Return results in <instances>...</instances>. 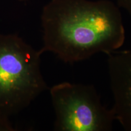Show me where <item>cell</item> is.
<instances>
[{
    "instance_id": "1",
    "label": "cell",
    "mask_w": 131,
    "mask_h": 131,
    "mask_svg": "<svg viewBox=\"0 0 131 131\" xmlns=\"http://www.w3.org/2000/svg\"><path fill=\"white\" fill-rule=\"evenodd\" d=\"M42 47L66 63L118 50L125 41L119 7L110 0H50L42 9Z\"/></svg>"
},
{
    "instance_id": "2",
    "label": "cell",
    "mask_w": 131,
    "mask_h": 131,
    "mask_svg": "<svg viewBox=\"0 0 131 131\" xmlns=\"http://www.w3.org/2000/svg\"><path fill=\"white\" fill-rule=\"evenodd\" d=\"M42 54L18 35H0V114H17L47 89Z\"/></svg>"
},
{
    "instance_id": "3",
    "label": "cell",
    "mask_w": 131,
    "mask_h": 131,
    "mask_svg": "<svg viewBox=\"0 0 131 131\" xmlns=\"http://www.w3.org/2000/svg\"><path fill=\"white\" fill-rule=\"evenodd\" d=\"M57 131H109L115 121L92 85L63 82L50 89Z\"/></svg>"
},
{
    "instance_id": "4",
    "label": "cell",
    "mask_w": 131,
    "mask_h": 131,
    "mask_svg": "<svg viewBox=\"0 0 131 131\" xmlns=\"http://www.w3.org/2000/svg\"><path fill=\"white\" fill-rule=\"evenodd\" d=\"M107 68L115 120L131 131V50L107 54Z\"/></svg>"
},
{
    "instance_id": "5",
    "label": "cell",
    "mask_w": 131,
    "mask_h": 131,
    "mask_svg": "<svg viewBox=\"0 0 131 131\" xmlns=\"http://www.w3.org/2000/svg\"><path fill=\"white\" fill-rule=\"evenodd\" d=\"M15 129L10 122L9 117L0 114V131H14Z\"/></svg>"
},
{
    "instance_id": "6",
    "label": "cell",
    "mask_w": 131,
    "mask_h": 131,
    "mask_svg": "<svg viewBox=\"0 0 131 131\" xmlns=\"http://www.w3.org/2000/svg\"><path fill=\"white\" fill-rule=\"evenodd\" d=\"M117 5L128 13L131 16V0H115Z\"/></svg>"
},
{
    "instance_id": "7",
    "label": "cell",
    "mask_w": 131,
    "mask_h": 131,
    "mask_svg": "<svg viewBox=\"0 0 131 131\" xmlns=\"http://www.w3.org/2000/svg\"><path fill=\"white\" fill-rule=\"evenodd\" d=\"M15 1H21V2H23V1H27V0H15Z\"/></svg>"
}]
</instances>
